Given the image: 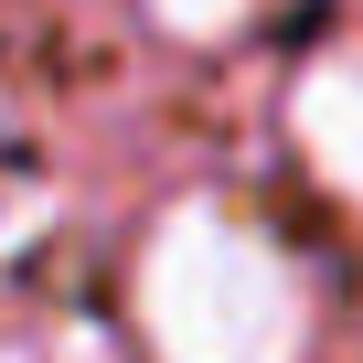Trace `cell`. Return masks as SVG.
<instances>
[{
    "mask_svg": "<svg viewBox=\"0 0 363 363\" xmlns=\"http://www.w3.org/2000/svg\"><path fill=\"white\" fill-rule=\"evenodd\" d=\"M289 128H299V150L331 193L363 203V65H310L289 96Z\"/></svg>",
    "mask_w": 363,
    "mask_h": 363,
    "instance_id": "obj_2",
    "label": "cell"
},
{
    "mask_svg": "<svg viewBox=\"0 0 363 363\" xmlns=\"http://www.w3.org/2000/svg\"><path fill=\"white\" fill-rule=\"evenodd\" d=\"M0 363H43V352H0Z\"/></svg>",
    "mask_w": 363,
    "mask_h": 363,
    "instance_id": "obj_4",
    "label": "cell"
},
{
    "mask_svg": "<svg viewBox=\"0 0 363 363\" xmlns=\"http://www.w3.org/2000/svg\"><path fill=\"white\" fill-rule=\"evenodd\" d=\"M128 320L150 363H299L310 352V289L225 203H171L128 267Z\"/></svg>",
    "mask_w": 363,
    "mask_h": 363,
    "instance_id": "obj_1",
    "label": "cell"
},
{
    "mask_svg": "<svg viewBox=\"0 0 363 363\" xmlns=\"http://www.w3.org/2000/svg\"><path fill=\"white\" fill-rule=\"evenodd\" d=\"M246 11H257V0H150V22H160V33H182V43H225Z\"/></svg>",
    "mask_w": 363,
    "mask_h": 363,
    "instance_id": "obj_3",
    "label": "cell"
}]
</instances>
